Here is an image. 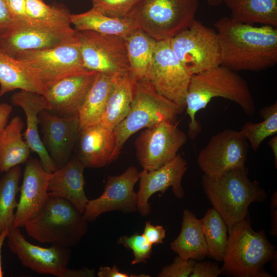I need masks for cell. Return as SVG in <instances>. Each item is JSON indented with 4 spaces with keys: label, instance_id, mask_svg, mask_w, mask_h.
I'll use <instances>...</instances> for the list:
<instances>
[{
    "label": "cell",
    "instance_id": "cell-24",
    "mask_svg": "<svg viewBox=\"0 0 277 277\" xmlns=\"http://www.w3.org/2000/svg\"><path fill=\"white\" fill-rule=\"evenodd\" d=\"M16 89L45 95L46 89L36 73L26 64L0 49V98Z\"/></svg>",
    "mask_w": 277,
    "mask_h": 277
},
{
    "label": "cell",
    "instance_id": "cell-48",
    "mask_svg": "<svg viewBox=\"0 0 277 277\" xmlns=\"http://www.w3.org/2000/svg\"><path fill=\"white\" fill-rule=\"evenodd\" d=\"M9 228H7L0 233V277L4 276V273L2 268L1 252L3 245L8 232Z\"/></svg>",
    "mask_w": 277,
    "mask_h": 277
},
{
    "label": "cell",
    "instance_id": "cell-47",
    "mask_svg": "<svg viewBox=\"0 0 277 277\" xmlns=\"http://www.w3.org/2000/svg\"><path fill=\"white\" fill-rule=\"evenodd\" d=\"M268 145L271 148L274 160V165L275 168L277 167V136L276 135H274L268 142Z\"/></svg>",
    "mask_w": 277,
    "mask_h": 277
},
{
    "label": "cell",
    "instance_id": "cell-41",
    "mask_svg": "<svg viewBox=\"0 0 277 277\" xmlns=\"http://www.w3.org/2000/svg\"><path fill=\"white\" fill-rule=\"evenodd\" d=\"M143 235L152 245L162 244L166 236V230L162 226H154L146 222Z\"/></svg>",
    "mask_w": 277,
    "mask_h": 277
},
{
    "label": "cell",
    "instance_id": "cell-6",
    "mask_svg": "<svg viewBox=\"0 0 277 277\" xmlns=\"http://www.w3.org/2000/svg\"><path fill=\"white\" fill-rule=\"evenodd\" d=\"M183 110L159 94L147 79L137 78L130 110L113 129L116 144L111 163L118 157L125 143L133 134L164 121L175 122Z\"/></svg>",
    "mask_w": 277,
    "mask_h": 277
},
{
    "label": "cell",
    "instance_id": "cell-46",
    "mask_svg": "<svg viewBox=\"0 0 277 277\" xmlns=\"http://www.w3.org/2000/svg\"><path fill=\"white\" fill-rule=\"evenodd\" d=\"M95 272L93 269L82 268L80 269H70L68 268L64 277H93Z\"/></svg>",
    "mask_w": 277,
    "mask_h": 277
},
{
    "label": "cell",
    "instance_id": "cell-4",
    "mask_svg": "<svg viewBox=\"0 0 277 277\" xmlns=\"http://www.w3.org/2000/svg\"><path fill=\"white\" fill-rule=\"evenodd\" d=\"M221 274L233 277H272L265 265L276 256L265 232L254 231L247 216L228 230Z\"/></svg>",
    "mask_w": 277,
    "mask_h": 277
},
{
    "label": "cell",
    "instance_id": "cell-35",
    "mask_svg": "<svg viewBox=\"0 0 277 277\" xmlns=\"http://www.w3.org/2000/svg\"><path fill=\"white\" fill-rule=\"evenodd\" d=\"M28 17L34 21L70 26L71 13L63 6H50L43 0H26Z\"/></svg>",
    "mask_w": 277,
    "mask_h": 277
},
{
    "label": "cell",
    "instance_id": "cell-13",
    "mask_svg": "<svg viewBox=\"0 0 277 277\" xmlns=\"http://www.w3.org/2000/svg\"><path fill=\"white\" fill-rule=\"evenodd\" d=\"M249 145L240 131L224 129L213 135L199 152L197 163L204 174L217 177L245 167Z\"/></svg>",
    "mask_w": 277,
    "mask_h": 277
},
{
    "label": "cell",
    "instance_id": "cell-33",
    "mask_svg": "<svg viewBox=\"0 0 277 277\" xmlns=\"http://www.w3.org/2000/svg\"><path fill=\"white\" fill-rule=\"evenodd\" d=\"M21 175L22 168L17 165L5 172L0 179V233L12 227Z\"/></svg>",
    "mask_w": 277,
    "mask_h": 277
},
{
    "label": "cell",
    "instance_id": "cell-38",
    "mask_svg": "<svg viewBox=\"0 0 277 277\" xmlns=\"http://www.w3.org/2000/svg\"><path fill=\"white\" fill-rule=\"evenodd\" d=\"M195 260L176 256L173 263L162 268L159 277H188L192 273Z\"/></svg>",
    "mask_w": 277,
    "mask_h": 277
},
{
    "label": "cell",
    "instance_id": "cell-37",
    "mask_svg": "<svg viewBox=\"0 0 277 277\" xmlns=\"http://www.w3.org/2000/svg\"><path fill=\"white\" fill-rule=\"evenodd\" d=\"M117 243L132 250L134 255V259L131 262L133 265L146 263L147 260L151 255L152 245L143 234L135 233L130 236H122L117 241Z\"/></svg>",
    "mask_w": 277,
    "mask_h": 277
},
{
    "label": "cell",
    "instance_id": "cell-36",
    "mask_svg": "<svg viewBox=\"0 0 277 277\" xmlns=\"http://www.w3.org/2000/svg\"><path fill=\"white\" fill-rule=\"evenodd\" d=\"M92 8L114 18H127L141 0H91Z\"/></svg>",
    "mask_w": 277,
    "mask_h": 277
},
{
    "label": "cell",
    "instance_id": "cell-45",
    "mask_svg": "<svg viewBox=\"0 0 277 277\" xmlns=\"http://www.w3.org/2000/svg\"><path fill=\"white\" fill-rule=\"evenodd\" d=\"M12 111V106L6 103H0V135L2 133L8 122Z\"/></svg>",
    "mask_w": 277,
    "mask_h": 277
},
{
    "label": "cell",
    "instance_id": "cell-10",
    "mask_svg": "<svg viewBox=\"0 0 277 277\" xmlns=\"http://www.w3.org/2000/svg\"><path fill=\"white\" fill-rule=\"evenodd\" d=\"M191 76L174 54L170 39L157 41L145 77L156 91L184 109Z\"/></svg>",
    "mask_w": 277,
    "mask_h": 277
},
{
    "label": "cell",
    "instance_id": "cell-21",
    "mask_svg": "<svg viewBox=\"0 0 277 277\" xmlns=\"http://www.w3.org/2000/svg\"><path fill=\"white\" fill-rule=\"evenodd\" d=\"M10 101L12 105L21 107L25 113L27 127L23 135L31 151L37 154L47 172H54L57 169L56 165L45 147L38 132L39 113L44 110H49L45 97L33 91L19 90L11 95Z\"/></svg>",
    "mask_w": 277,
    "mask_h": 277
},
{
    "label": "cell",
    "instance_id": "cell-29",
    "mask_svg": "<svg viewBox=\"0 0 277 277\" xmlns=\"http://www.w3.org/2000/svg\"><path fill=\"white\" fill-rule=\"evenodd\" d=\"M223 3L235 21L277 27V0H224Z\"/></svg>",
    "mask_w": 277,
    "mask_h": 277
},
{
    "label": "cell",
    "instance_id": "cell-22",
    "mask_svg": "<svg viewBox=\"0 0 277 277\" xmlns=\"http://www.w3.org/2000/svg\"><path fill=\"white\" fill-rule=\"evenodd\" d=\"M85 168L77 157L70 159L51 173L48 186L49 194L69 201L83 214L89 201L84 190Z\"/></svg>",
    "mask_w": 277,
    "mask_h": 277
},
{
    "label": "cell",
    "instance_id": "cell-8",
    "mask_svg": "<svg viewBox=\"0 0 277 277\" xmlns=\"http://www.w3.org/2000/svg\"><path fill=\"white\" fill-rule=\"evenodd\" d=\"M77 40L78 31L71 26L29 18L13 23L0 37V49L15 58L24 51L54 47Z\"/></svg>",
    "mask_w": 277,
    "mask_h": 277
},
{
    "label": "cell",
    "instance_id": "cell-49",
    "mask_svg": "<svg viewBox=\"0 0 277 277\" xmlns=\"http://www.w3.org/2000/svg\"><path fill=\"white\" fill-rule=\"evenodd\" d=\"M224 0H206L208 5L211 6H217L223 3Z\"/></svg>",
    "mask_w": 277,
    "mask_h": 277
},
{
    "label": "cell",
    "instance_id": "cell-5",
    "mask_svg": "<svg viewBox=\"0 0 277 277\" xmlns=\"http://www.w3.org/2000/svg\"><path fill=\"white\" fill-rule=\"evenodd\" d=\"M88 221L69 201L48 193L38 212L24 225L30 236L41 243L76 245L88 229Z\"/></svg>",
    "mask_w": 277,
    "mask_h": 277
},
{
    "label": "cell",
    "instance_id": "cell-9",
    "mask_svg": "<svg viewBox=\"0 0 277 277\" xmlns=\"http://www.w3.org/2000/svg\"><path fill=\"white\" fill-rule=\"evenodd\" d=\"M170 45L191 75L221 65L216 31L195 19L187 29L170 39Z\"/></svg>",
    "mask_w": 277,
    "mask_h": 277
},
{
    "label": "cell",
    "instance_id": "cell-32",
    "mask_svg": "<svg viewBox=\"0 0 277 277\" xmlns=\"http://www.w3.org/2000/svg\"><path fill=\"white\" fill-rule=\"evenodd\" d=\"M201 220L207 247V256L216 261H223L228 240L226 223L213 208L209 209Z\"/></svg>",
    "mask_w": 277,
    "mask_h": 277
},
{
    "label": "cell",
    "instance_id": "cell-28",
    "mask_svg": "<svg viewBox=\"0 0 277 277\" xmlns=\"http://www.w3.org/2000/svg\"><path fill=\"white\" fill-rule=\"evenodd\" d=\"M118 75L97 74L78 113L80 131L86 127L99 124Z\"/></svg>",
    "mask_w": 277,
    "mask_h": 277
},
{
    "label": "cell",
    "instance_id": "cell-15",
    "mask_svg": "<svg viewBox=\"0 0 277 277\" xmlns=\"http://www.w3.org/2000/svg\"><path fill=\"white\" fill-rule=\"evenodd\" d=\"M7 245L22 264L40 274L64 277L70 258L68 248L53 243L49 247H43L28 242L19 228H9Z\"/></svg>",
    "mask_w": 277,
    "mask_h": 277
},
{
    "label": "cell",
    "instance_id": "cell-2",
    "mask_svg": "<svg viewBox=\"0 0 277 277\" xmlns=\"http://www.w3.org/2000/svg\"><path fill=\"white\" fill-rule=\"evenodd\" d=\"M235 102L244 113L251 116L256 110L255 102L246 81L236 71L220 65L192 75L185 103L190 118L188 135L194 139L202 131L196 114L214 97Z\"/></svg>",
    "mask_w": 277,
    "mask_h": 277
},
{
    "label": "cell",
    "instance_id": "cell-27",
    "mask_svg": "<svg viewBox=\"0 0 277 277\" xmlns=\"http://www.w3.org/2000/svg\"><path fill=\"white\" fill-rule=\"evenodd\" d=\"M24 123L16 116L7 124L0 135V172L5 173L11 168L26 163L31 150L23 138Z\"/></svg>",
    "mask_w": 277,
    "mask_h": 277
},
{
    "label": "cell",
    "instance_id": "cell-44",
    "mask_svg": "<svg viewBox=\"0 0 277 277\" xmlns=\"http://www.w3.org/2000/svg\"><path fill=\"white\" fill-rule=\"evenodd\" d=\"M271 229L270 234L275 236L277 235V193L274 192L271 197Z\"/></svg>",
    "mask_w": 277,
    "mask_h": 277
},
{
    "label": "cell",
    "instance_id": "cell-17",
    "mask_svg": "<svg viewBox=\"0 0 277 277\" xmlns=\"http://www.w3.org/2000/svg\"><path fill=\"white\" fill-rule=\"evenodd\" d=\"M45 147L58 169L69 160L80 134L78 114L61 116L44 110L39 113Z\"/></svg>",
    "mask_w": 277,
    "mask_h": 277
},
{
    "label": "cell",
    "instance_id": "cell-1",
    "mask_svg": "<svg viewBox=\"0 0 277 277\" xmlns=\"http://www.w3.org/2000/svg\"><path fill=\"white\" fill-rule=\"evenodd\" d=\"M221 65L234 71H259L277 63V29L223 17L215 22Z\"/></svg>",
    "mask_w": 277,
    "mask_h": 277
},
{
    "label": "cell",
    "instance_id": "cell-20",
    "mask_svg": "<svg viewBox=\"0 0 277 277\" xmlns=\"http://www.w3.org/2000/svg\"><path fill=\"white\" fill-rule=\"evenodd\" d=\"M98 73L86 70L62 78L49 87L43 95L49 111L61 116L78 114Z\"/></svg>",
    "mask_w": 277,
    "mask_h": 277
},
{
    "label": "cell",
    "instance_id": "cell-14",
    "mask_svg": "<svg viewBox=\"0 0 277 277\" xmlns=\"http://www.w3.org/2000/svg\"><path fill=\"white\" fill-rule=\"evenodd\" d=\"M187 140L174 122H161L146 128L136 138L137 160L143 169H156L174 159Z\"/></svg>",
    "mask_w": 277,
    "mask_h": 277
},
{
    "label": "cell",
    "instance_id": "cell-42",
    "mask_svg": "<svg viewBox=\"0 0 277 277\" xmlns=\"http://www.w3.org/2000/svg\"><path fill=\"white\" fill-rule=\"evenodd\" d=\"M13 22L5 0H0V37L7 31Z\"/></svg>",
    "mask_w": 277,
    "mask_h": 277
},
{
    "label": "cell",
    "instance_id": "cell-11",
    "mask_svg": "<svg viewBox=\"0 0 277 277\" xmlns=\"http://www.w3.org/2000/svg\"><path fill=\"white\" fill-rule=\"evenodd\" d=\"M78 39L86 70L109 75L131 72L124 37L86 30L78 31Z\"/></svg>",
    "mask_w": 277,
    "mask_h": 277
},
{
    "label": "cell",
    "instance_id": "cell-31",
    "mask_svg": "<svg viewBox=\"0 0 277 277\" xmlns=\"http://www.w3.org/2000/svg\"><path fill=\"white\" fill-rule=\"evenodd\" d=\"M124 38L131 73L136 78H145L157 41L138 28Z\"/></svg>",
    "mask_w": 277,
    "mask_h": 277
},
{
    "label": "cell",
    "instance_id": "cell-34",
    "mask_svg": "<svg viewBox=\"0 0 277 277\" xmlns=\"http://www.w3.org/2000/svg\"><path fill=\"white\" fill-rule=\"evenodd\" d=\"M260 114L263 118L262 122H246L240 130L255 152L267 137L276 135L277 102L262 108Z\"/></svg>",
    "mask_w": 277,
    "mask_h": 277
},
{
    "label": "cell",
    "instance_id": "cell-26",
    "mask_svg": "<svg viewBox=\"0 0 277 277\" xmlns=\"http://www.w3.org/2000/svg\"><path fill=\"white\" fill-rule=\"evenodd\" d=\"M136 79L131 72L117 77L100 125L113 130L126 116L133 98Z\"/></svg>",
    "mask_w": 277,
    "mask_h": 277
},
{
    "label": "cell",
    "instance_id": "cell-23",
    "mask_svg": "<svg viewBox=\"0 0 277 277\" xmlns=\"http://www.w3.org/2000/svg\"><path fill=\"white\" fill-rule=\"evenodd\" d=\"M77 159L85 167L101 168L111 163L116 138L113 130L100 124L86 127L80 131Z\"/></svg>",
    "mask_w": 277,
    "mask_h": 277
},
{
    "label": "cell",
    "instance_id": "cell-12",
    "mask_svg": "<svg viewBox=\"0 0 277 277\" xmlns=\"http://www.w3.org/2000/svg\"><path fill=\"white\" fill-rule=\"evenodd\" d=\"M28 65L47 89L69 75L86 70L76 41L52 48L26 50L15 57Z\"/></svg>",
    "mask_w": 277,
    "mask_h": 277
},
{
    "label": "cell",
    "instance_id": "cell-7",
    "mask_svg": "<svg viewBox=\"0 0 277 277\" xmlns=\"http://www.w3.org/2000/svg\"><path fill=\"white\" fill-rule=\"evenodd\" d=\"M197 0H141L127 18L148 35L170 39L195 19Z\"/></svg>",
    "mask_w": 277,
    "mask_h": 277
},
{
    "label": "cell",
    "instance_id": "cell-50",
    "mask_svg": "<svg viewBox=\"0 0 277 277\" xmlns=\"http://www.w3.org/2000/svg\"><path fill=\"white\" fill-rule=\"evenodd\" d=\"M1 172H0V174H1Z\"/></svg>",
    "mask_w": 277,
    "mask_h": 277
},
{
    "label": "cell",
    "instance_id": "cell-30",
    "mask_svg": "<svg viewBox=\"0 0 277 277\" xmlns=\"http://www.w3.org/2000/svg\"><path fill=\"white\" fill-rule=\"evenodd\" d=\"M71 23L78 31H92L102 34L123 37L137 28L128 18H118L108 16L92 8L80 14H71Z\"/></svg>",
    "mask_w": 277,
    "mask_h": 277
},
{
    "label": "cell",
    "instance_id": "cell-43",
    "mask_svg": "<svg viewBox=\"0 0 277 277\" xmlns=\"http://www.w3.org/2000/svg\"><path fill=\"white\" fill-rule=\"evenodd\" d=\"M99 277H135V276H149L142 274V275H132L123 272H121L116 266L113 265L112 267L109 266H101L97 272Z\"/></svg>",
    "mask_w": 277,
    "mask_h": 277
},
{
    "label": "cell",
    "instance_id": "cell-40",
    "mask_svg": "<svg viewBox=\"0 0 277 277\" xmlns=\"http://www.w3.org/2000/svg\"><path fill=\"white\" fill-rule=\"evenodd\" d=\"M13 22L29 19L26 9V0H5Z\"/></svg>",
    "mask_w": 277,
    "mask_h": 277
},
{
    "label": "cell",
    "instance_id": "cell-16",
    "mask_svg": "<svg viewBox=\"0 0 277 277\" xmlns=\"http://www.w3.org/2000/svg\"><path fill=\"white\" fill-rule=\"evenodd\" d=\"M139 177L140 172L133 166L118 175L109 176L101 195L88 201L83 213L86 220L93 221L101 214L111 211H135L137 195L134 187Z\"/></svg>",
    "mask_w": 277,
    "mask_h": 277
},
{
    "label": "cell",
    "instance_id": "cell-25",
    "mask_svg": "<svg viewBox=\"0 0 277 277\" xmlns=\"http://www.w3.org/2000/svg\"><path fill=\"white\" fill-rule=\"evenodd\" d=\"M170 245L172 251L185 260L200 261L207 256L201 220L189 209L184 210L180 233Z\"/></svg>",
    "mask_w": 277,
    "mask_h": 277
},
{
    "label": "cell",
    "instance_id": "cell-18",
    "mask_svg": "<svg viewBox=\"0 0 277 277\" xmlns=\"http://www.w3.org/2000/svg\"><path fill=\"white\" fill-rule=\"evenodd\" d=\"M187 169L186 161L180 154H177L172 160L156 169H143L140 172L137 210L140 214L145 216L150 213L148 201L152 195L157 192L164 194L170 187L176 197L183 198L185 192L182 181Z\"/></svg>",
    "mask_w": 277,
    "mask_h": 277
},
{
    "label": "cell",
    "instance_id": "cell-39",
    "mask_svg": "<svg viewBox=\"0 0 277 277\" xmlns=\"http://www.w3.org/2000/svg\"><path fill=\"white\" fill-rule=\"evenodd\" d=\"M221 274V268L209 261L195 262L190 277H217Z\"/></svg>",
    "mask_w": 277,
    "mask_h": 277
},
{
    "label": "cell",
    "instance_id": "cell-3",
    "mask_svg": "<svg viewBox=\"0 0 277 277\" xmlns=\"http://www.w3.org/2000/svg\"><path fill=\"white\" fill-rule=\"evenodd\" d=\"M201 184L213 208L226 223L228 231L247 216L251 203L264 202L267 197L259 182L248 177L246 167L232 169L217 177L204 174Z\"/></svg>",
    "mask_w": 277,
    "mask_h": 277
},
{
    "label": "cell",
    "instance_id": "cell-19",
    "mask_svg": "<svg viewBox=\"0 0 277 277\" xmlns=\"http://www.w3.org/2000/svg\"><path fill=\"white\" fill-rule=\"evenodd\" d=\"M39 161L33 157L26 162L20 197L14 213L12 227L20 228L40 210L48 195L51 176Z\"/></svg>",
    "mask_w": 277,
    "mask_h": 277
}]
</instances>
